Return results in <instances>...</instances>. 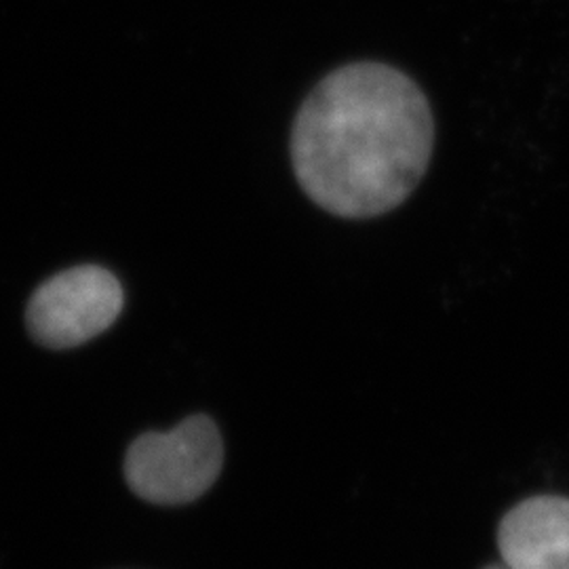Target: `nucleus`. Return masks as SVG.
<instances>
[{
	"label": "nucleus",
	"instance_id": "nucleus-3",
	"mask_svg": "<svg viewBox=\"0 0 569 569\" xmlns=\"http://www.w3.org/2000/svg\"><path fill=\"white\" fill-rule=\"evenodd\" d=\"M122 305L121 283L110 270L74 266L34 291L26 308V326L37 345L68 350L103 333L119 319Z\"/></svg>",
	"mask_w": 569,
	"mask_h": 569
},
{
	"label": "nucleus",
	"instance_id": "nucleus-5",
	"mask_svg": "<svg viewBox=\"0 0 569 569\" xmlns=\"http://www.w3.org/2000/svg\"><path fill=\"white\" fill-rule=\"evenodd\" d=\"M481 569H510V568H507V566H505V563H502V561H500V563H489V566H486V568H481Z\"/></svg>",
	"mask_w": 569,
	"mask_h": 569
},
{
	"label": "nucleus",
	"instance_id": "nucleus-1",
	"mask_svg": "<svg viewBox=\"0 0 569 569\" xmlns=\"http://www.w3.org/2000/svg\"><path fill=\"white\" fill-rule=\"evenodd\" d=\"M432 148L435 119L425 91L380 61L327 74L291 129V163L302 190L346 220L378 218L406 203Z\"/></svg>",
	"mask_w": 569,
	"mask_h": 569
},
{
	"label": "nucleus",
	"instance_id": "nucleus-2",
	"mask_svg": "<svg viewBox=\"0 0 569 569\" xmlns=\"http://www.w3.org/2000/svg\"><path fill=\"white\" fill-rule=\"evenodd\" d=\"M224 441L218 425L194 413L169 432L140 435L124 453V483L154 507H186L203 498L220 479Z\"/></svg>",
	"mask_w": 569,
	"mask_h": 569
},
{
	"label": "nucleus",
	"instance_id": "nucleus-4",
	"mask_svg": "<svg viewBox=\"0 0 569 569\" xmlns=\"http://www.w3.org/2000/svg\"><path fill=\"white\" fill-rule=\"evenodd\" d=\"M498 552L510 569H569V498L542 493L502 517Z\"/></svg>",
	"mask_w": 569,
	"mask_h": 569
}]
</instances>
